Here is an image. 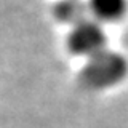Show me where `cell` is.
Instances as JSON below:
<instances>
[{"mask_svg": "<svg viewBox=\"0 0 128 128\" xmlns=\"http://www.w3.org/2000/svg\"><path fill=\"white\" fill-rule=\"evenodd\" d=\"M128 64L122 54L104 48L86 59L82 69V80L86 86L94 90H104L117 85L125 78Z\"/></svg>", "mask_w": 128, "mask_h": 128, "instance_id": "cell-1", "label": "cell"}, {"mask_svg": "<svg viewBox=\"0 0 128 128\" xmlns=\"http://www.w3.org/2000/svg\"><path fill=\"white\" fill-rule=\"evenodd\" d=\"M70 51L88 59L106 48V34L104 29L96 21L83 19L72 26V30L67 38Z\"/></svg>", "mask_w": 128, "mask_h": 128, "instance_id": "cell-2", "label": "cell"}, {"mask_svg": "<svg viewBox=\"0 0 128 128\" xmlns=\"http://www.w3.org/2000/svg\"><path fill=\"white\" fill-rule=\"evenodd\" d=\"M88 5L83 0H59L54 5V14L59 21L75 26L77 22L83 21Z\"/></svg>", "mask_w": 128, "mask_h": 128, "instance_id": "cell-4", "label": "cell"}, {"mask_svg": "<svg viewBox=\"0 0 128 128\" xmlns=\"http://www.w3.org/2000/svg\"><path fill=\"white\" fill-rule=\"evenodd\" d=\"M88 10L99 21H115L126 10V0H88Z\"/></svg>", "mask_w": 128, "mask_h": 128, "instance_id": "cell-3", "label": "cell"}]
</instances>
